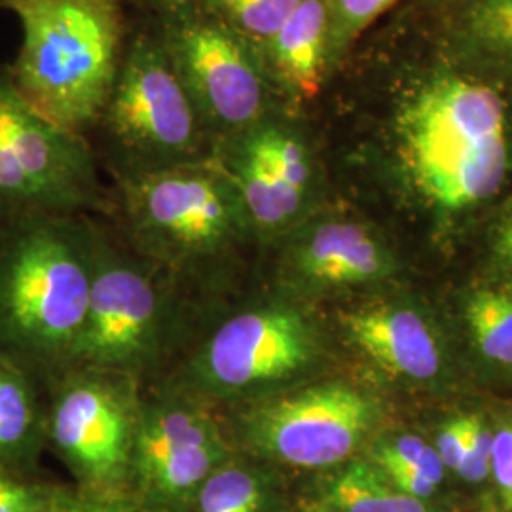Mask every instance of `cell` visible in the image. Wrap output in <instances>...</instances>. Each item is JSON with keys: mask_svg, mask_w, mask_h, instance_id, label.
<instances>
[{"mask_svg": "<svg viewBox=\"0 0 512 512\" xmlns=\"http://www.w3.org/2000/svg\"><path fill=\"white\" fill-rule=\"evenodd\" d=\"M503 501H505V507L512 511V490L507 495H503Z\"/></svg>", "mask_w": 512, "mask_h": 512, "instance_id": "33", "label": "cell"}, {"mask_svg": "<svg viewBox=\"0 0 512 512\" xmlns=\"http://www.w3.org/2000/svg\"><path fill=\"white\" fill-rule=\"evenodd\" d=\"M401 165L444 211L490 200L509 167L505 105L490 86L456 74L421 84L395 116Z\"/></svg>", "mask_w": 512, "mask_h": 512, "instance_id": "6", "label": "cell"}, {"mask_svg": "<svg viewBox=\"0 0 512 512\" xmlns=\"http://www.w3.org/2000/svg\"><path fill=\"white\" fill-rule=\"evenodd\" d=\"M327 512H431L425 499L399 492L370 459H351L325 488Z\"/></svg>", "mask_w": 512, "mask_h": 512, "instance_id": "19", "label": "cell"}, {"mask_svg": "<svg viewBox=\"0 0 512 512\" xmlns=\"http://www.w3.org/2000/svg\"><path fill=\"white\" fill-rule=\"evenodd\" d=\"M97 215L0 224V357L42 387L69 370L84 327Z\"/></svg>", "mask_w": 512, "mask_h": 512, "instance_id": "2", "label": "cell"}, {"mask_svg": "<svg viewBox=\"0 0 512 512\" xmlns=\"http://www.w3.org/2000/svg\"><path fill=\"white\" fill-rule=\"evenodd\" d=\"M323 355V332L300 304L236 294L207 317L154 385L224 412L306 384Z\"/></svg>", "mask_w": 512, "mask_h": 512, "instance_id": "4", "label": "cell"}, {"mask_svg": "<svg viewBox=\"0 0 512 512\" xmlns=\"http://www.w3.org/2000/svg\"><path fill=\"white\" fill-rule=\"evenodd\" d=\"M114 232L207 304L239 294L249 253L260 249L236 184L213 158L112 179Z\"/></svg>", "mask_w": 512, "mask_h": 512, "instance_id": "1", "label": "cell"}, {"mask_svg": "<svg viewBox=\"0 0 512 512\" xmlns=\"http://www.w3.org/2000/svg\"><path fill=\"white\" fill-rule=\"evenodd\" d=\"M270 463L234 450L207 476L183 512H270Z\"/></svg>", "mask_w": 512, "mask_h": 512, "instance_id": "18", "label": "cell"}, {"mask_svg": "<svg viewBox=\"0 0 512 512\" xmlns=\"http://www.w3.org/2000/svg\"><path fill=\"white\" fill-rule=\"evenodd\" d=\"M55 512H141L133 507L128 499L120 494H92L69 495L63 499V503L55 509ZM145 512H150L147 509Z\"/></svg>", "mask_w": 512, "mask_h": 512, "instance_id": "28", "label": "cell"}, {"mask_svg": "<svg viewBox=\"0 0 512 512\" xmlns=\"http://www.w3.org/2000/svg\"><path fill=\"white\" fill-rule=\"evenodd\" d=\"M256 48L283 27L302 0H192Z\"/></svg>", "mask_w": 512, "mask_h": 512, "instance_id": "21", "label": "cell"}, {"mask_svg": "<svg viewBox=\"0 0 512 512\" xmlns=\"http://www.w3.org/2000/svg\"><path fill=\"white\" fill-rule=\"evenodd\" d=\"M234 450L219 410L150 385L139 397L128 484L150 511H184Z\"/></svg>", "mask_w": 512, "mask_h": 512, "instance_id": "11", "label": "cell"}, {"mask_svg": "<svg viewBox=\"0 0 512 512\" xmlns=\"http://www.w3.org/2000/svg\"><path fill=\"white\" fill-rule=\"evenodd\" d=\"M148 18L213 141L277 107L253 42L192 0H175Z\"/></svg>", "mask_w": 512, "mask_h": 512, "instance_id": "10", "label": "cell"}, {"mask_svg": "<svg viewBox=\"0 0 512 512\" xmlns=\"http://www.w3.org/2000/svg\"><path fill=\"white\" fill-rule=\"evenodd\" d=\"M336 325L351 348L385 372L429 380L440 370V348L416 311L366 304L336 313Z\"/></svg>", "mask_w": 512, "mask_h": 512, "instance_id": "16", "label": "cell"}, {"mask_svg": "<svg viewBox=\"0 0 512 512\" xmlns=\"http://www.w3.org/2000/svg\"><path fill=\"white\" fill-rule=\"evenodd\" d=\"M315 512H327V511H325V509H319V511H315Z\"/></svg>", "mask_w": 512, "mask_h": 512, "instance_id": "34", "label": "cell"}, {"mask_svg": "<svg viewBox=\"0 0 512 512\" xmlns=\"http://www.w3.org/2000/svg\"><path fill=\"white\" fill-rule=\"evenodd\" d=\"M110 190L88 137L55 126L0 65V224L50 215H107Z\"/></svg>", "mask_w": 512, "mask_h": 512, "instance_id": "8", "label": "cell"}, {"mask_svg": "<svg viewBox=\"0 0 512 512\" xmlns=\"http://www.w3.org/2000/svg\"><path fill=\"white\" fill-rule=\"evenodd\" d=\"M495 249L503 258L505 264L512 268V207L505 213V217L497 226V238H495Z\"/></svg>", "mask_w": 512, "mask_h": 512, "instance_id": "31", "label": "cell"}, {"mask_svg": "<svg viewBox=\"0 0 512 512\" xmlns=\"http://www.w3.org/2000/svg\"><path fill=\"white\" fill-rule=\"evenodd\" d=\"M370 456H382V458H391L406 463V465L418 469L421 475L427 476L437 486L444 478V471H446L437 448L429 446L425 440L420 437H412V435L380 440L370 450Z\"/></svg>", "mask_w": 512, "mask_h": 512, "instance_id": "25", "label": "cell"}, {"mask_svg": "<svg viewBox=\"0 0 512 512\" xmlns=\"http://www.w3.org/2000/svg\"><path fill=\"white\" fill-rule=\"evenodd\" d=\"M258 55L277 107L296 112L317 99L338 63L327 0H302L274 37L258 46Z\"/></svg>", "mask_w": 512, "mask_h": 512, "instance_id": "15", "label": "cell"}, {"mask_svg": "<svg viewBox=\"0 0 512 512\" xmlns=\"http://www.w3.org/2000/svg\"><path fill=\"white\" fill-rule=\"evenodd\" d=\"M469 29L480 44L512 54V0H480L469 14Z\"/></svg>", "mask_w": 512, "mask_h": 512, "instance_id": "24", "label": "cell"}, {"mask_svg": "<svg viewBox=\"0 0 512 512\" xmlns=\"http://www.w3.org/2000/svg\"><path fill=\"white\" fill-rule=\"evenodd\" d=\"M93 133L101 137L99 156L112 179L213 158L215 141L148 16L131 25L120 69Z\"/></svg>", "mask_w": 512, "mask_h": 512, "instance_id": "7", "label": "cell"}, {"mask_svg": "<svg viewBox=\"0 0 512 512\" xmlns=\"http://www.w3.org/2000/svg\"><path fill=\"white\" fill-rule=\"evenodd\" d=\"M499 486L501 497L512 490V423L501 427L494 435L492 448V473Z\"/></svg>", "mask_w": 512, "mask_h": 512, "instance_id": "29", "label": "cell"}, {"mask_svg": "<svg viewBox=\"0 0 512 512\" xmlns=\"http://www.w3.org/2000/svg\"><path fill=\"white\" fill-rule=\"evenodd\" d=\"M437 452L446 469H458L459 463L465 458L467 444H465V425L463 418L450 421L442 431L437 440Z\"/></svg>", "mask_w": 512, "mask_h": 512, "instance_id": "30", "label": "cell"}, {"mask_svg": "<svg viewBox=\"0 0 512 512\" xmlns=\"http://www.w3.org/2000/svg\"><path fill=\"white\" fill-rule=\"evenodd\" d=\"M69 492L0 465V512H55Z\"/></svg>", "mask_w": 512, "mask_h": 512, "instance_id": "22", "label": "cell"}, {"mask_svg": "<svg viewBox=\"0 0 512 512\" xmlns=\"http://www.w3.org/2000/svg\"><path fill=\"white\" fill-rule=\"evenodd\" d=\"M228 302V300H226ZM224 304V302H222ZM222 304H207L95 219L92 291L69 370L160 382Z\"/></svg>", "mask_w": 512, "mask_h": 512, "instance_id": "3", "label": "cell"}, {"mask_svg": "<svg viewBox=\"0 0 512 512\" xmlns=\"http://www.w3.org/2000/svg\"><path fill=\"white\" fill-rule=\"evenodd\" d=\"M294 114L275 107L213 147V160L236 184L260 247L308 219L315 202V156Z\"/></svg>", "mask_w": 512, "mask_h": 512, "instance_id": "12", "label": "cell"}, {"mask_svg": "<svg viewBox=\"0 0 512 512\" xmlns=\"http://www.w3.org/2000/svg\"><path fill=\"white\" fill-rule=\"evenodd\" d=\"M48 446L92 494L128 484L141 387L126 378L67 370L44 387Z\"/></svg>", "mask_w": 512, "mask_h": 512, "instance_id": "13", "label": "cell"}, {"mask_svg": "<svg viewBox=\"0 0 512 512\" xmlns=\"http://www.w3.org/2000/svg\"><path fill=\"white\" fill-rule=\"evenodd\" d=\"M467 452L456 473L469 482H480L492 473L494 433L478 416H463Z\"/></svg>", "mask_w": 512, "mask_h": 512, "instance_id": "26", "label": "cell"}, {"mask_svg": "<svg viewBox=\"0 0 512 512\" xmlns=\"http://www.w3.org/2000/svg\"><path fill=\"white\" fill-rule=\"evenodd\" d=\"M399 0H327L330 18V37L336 61L346 54L351 42L366 27L385 14Z\"/></svg>", "mask_w": 512, "mask_h": 512, "instance_id": "23", "label": "cell"}, {"mask_svg": "<svg viewBox=\"0 0 512 512\" xmlns=\"http://www.w3.org/2000/svg\"><path fill=\"white\" fill-rule=\"evenodd\" d=\"M275 243L281 245L279 281L294 294L363 287L382 281L393 266L374 230L344 215H310Z\"/></svg>", "mask_w": 512, "mask_h": 512, "instance_id": "14", "label": "cell"}, {"mask_svg": "<svg viewBox=\"0 0 512 512\" xmlns=\"http://www.w3.org/2000/svg\"><path fill=\"white\" fill-rule=\"evenodd\" d=\"M232 446L272 467H342L372 437L380 404L357 384L325 378L220 412Z\"/></svg>", "mask_w": 512, "mask_h": 512, "instance_id": "9", "label": "cell"}, {"mask_svg": "<svg viewBox=\"0 0 512 512\" xmlns=\"http://www.w3.org/2000/svg\"><path fill=\"white\" fill-rule=\"evenodd\" d=\"M126 8L131 6V8H135V10H139L141 14H145V16H152V14H158L160 10H164L167 8L171 2H175V0H120Z\"/></svg>", "mask_w": 512, "mask_h": 512, "instance_id": "32", "label": "cell"}, {"mask_svg": "<svg viewBox=\"0 0 512 512\" xmlns=\"http://www.w3.org/2000/svg\"><path fill=\"white\" fill-rule=\"evenodd\" d=\"M465 321L480 355L512 366V291H475L465 302Z\"/></svg>", "mask_w": 512, "mask_h": 512, "instance_id": "20", "label": "cell"}, {"mask_svg": "<svg viewBox=\"0 0 512 512\" xmlns=\"http://www.w3.org/2000/svg\"><path fill=\"white\" fill-rule=\"evenodd\" d=\"M370 461L387 476V480L406 495L418 497V499H427L435 494L437 484L431 482L425 475H421L418 469L395 461L391 458H382V456H370Z\"/></svg>", "mask_w": 512, "mask_h": 512, "instance_id": "27", "label": "cell"}, {"mask_svg": "<svg viewBox=\"0 0 512 512\" xmlns=\"http://www.w3.org/2000/svg\"><path fill=\"white\" fill-rule=\"evenodd\" d=\"M48 446L46 391L0 357V465L33 471L38 454Z\"/></svg>", "mask_w": 512, "mask_h": 512, "instance_id": "17", "label": "cell"}, {"mask_svg": "<svg viewBox=\"0 0 512 512\" xmlns=\"http://www.w3.org/2000/svg\"><path fill=\"white\" fill-rule=\"evenodd\" d=\"M18 21L8 65L21 97L55 126L92 137L126 50L131 23L120 0H0Z\"/></svg>", "mask_w": 512, "mask_h": 512, "instance_id": "5", "label": "cell"}]
</instances>
